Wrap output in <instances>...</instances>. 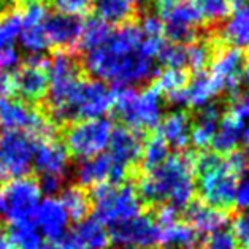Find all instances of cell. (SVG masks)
Instances as JSON below:
<instances>
[{"instance_id": "cell-15", "label": "cell", "mask_w": 249, "mask_h": 249, "mask_svg": "<svg viewBox=\"0 0 249 249\" xmlns=\"http://www.w3.org/2000/svg\"><path fill=\"white\" fill-rule=\"evenodd\" d=\"M160 235L159 245L163 249H200L202 245V235L197 230H194L189 224L179 221L176 217V211L170 208H160L159 216Z\"/></svg>"}, {"instance_id": "cell-6", "label": "cell", "mask_w": 249, "mask_h": 249, "mask_svg": "<svg viewBox=\"0 0 249 249\" xmlns=\"http://www.w3.org/2000/svg\"><path fill=\"white\" fill-rule=\"evenodd\" d=\"M114 94L99 80H80L60 114L59 123L103 118L113 108Z\"/></svg>"}, {"instance_id": "cell-16", "label": "cell", "mask_w": 249, "mask_h": 249, "mask_svg": "<svg viewBox=\"0 0 249 249\" xmlns=\"http://www.w3.org/2000/svg\"><path fill=\"white\" fill-rule=\"evenodd\" d=\"M70 165V154L56 137L35 142L34 167L41 178H54L64 181V176Z\"/></svg>"}, {"instance_id": "cell-35", "label": "cell", "mask_w": 249, "mask_h": 249, "mask_svg": "<svg viewBox=\"0 0 249 249\" xmlns=\"http://www.w3.org/2000/svg\"><path fill=\"white\" fill-rule=\"evenodd\" d=\"M187 84V76L184 70L178 69H165L157 75L156 80V90L160 95L165 94L167 97L175 92H178Z\"/></svg>"}, {"instance_id": "cell-3", "label": "cell", "mask_w": 249, "mask_h": 249, "mask_svg": "<svg viewBox=\"0 0 249 249\" xmlns=\"http://www.w3.org/2000/svg\"><path fill=\"white\" fill-rule=\"evenodd\" d=\"M248 159L243 153L233 151L229 156L202 153L194 159L196 189L203 203L226 213L235 203L238 179L246 168Z\"/></svg>"}, {"instance_id": "cell-25", "label": "cell", "mask_w": 249, "mask_h": 249, "mask_svg": "<svg viewBox=\"0 0 249 249\" xmlns=\"http://www.w3.org/2000/svg\"><path fill=\"white\" fill-rule=\"evenodd\" d=\"M189 226L202 233H214L222 230V227L227 224V214L224 211L216 208H211L206 203L200 200H192L186 206V221Z\"/></svg>"}, {"instance_id": "cell-23", "label": "cell", "mask_w": 249, "mask_h": 249, "mask_svg": "<svg viewBox=\"0 0 249 249\" xmlns=\"http://www.w3.org/2000/svg\"><path fill=\"white\" fill-rule=\"evenodd\" d=\"M46 19V13L38 8L26 10L21 15L22 27L19 34V41L24 50L32 54V56H40L45 50L50 48L45 30Z\"/></svg>"}, {"instance_id": "cell-44", "label": "cell", "mask_w": 249, "mask_h": 249, "mask_svg": "<svg viewBox=\"0 0 249 249\" xmlns=\"http://www.w3.org/2000/svg\"><path fill=\"white\" fill-rule=\"evenodd\" d=\"M19 67V53L15 48H7L0 51V69L10 71Z\"/></svg>"}, {"instance_id": "cell-4", "label": "cell", "mask_w": 249, "mask_h": 249, "mask_svg": "<svg viewBox=\"0 0 249 249\" xmlns=\"http://www.w3.org/2000/svg\"><path fill=\"white\" fill-rule=\"evenodd\" d=\"M113 108L127 129L138 133L156 129L163 118L162 95L154 88H121L114 94Z\"/></svg>"}, {"instance_id": "cell-41", "label": "cell", "mask_w": 249, "mask_h": 249, "mask_svg": "<svg viewBox=\"0 0 249 249\" xmlns=\"http://www.w3.org/2000/svg\"><path fill=\"white\" fill-rule=\"evenodd\" d=\"M202 249H238V246H236L232 233L219 230V232L211 233L206 238L205 245H202Z\"/></svg>"}, {"instance_id": "cell-11", "label": "cell", "mask_w": 249, "mask_h": 249, "mask_svg": "<svg viewBox=\"0 0 249 249\" xmlns=\"http://www.w3.org/2000/svg\"><path fill=\"white\" fill-rule=\"evenodd\" d=\"M159 18L163 32L178 45L196 40L198 26L203 21L196 0H160Z\"/></svg>"}, {"instance_id": "cell-40", "label": "cell", "mask_w": 249, "mask_h": 249, "mask_svg": "<svg viewBox=\"0 0 249 249\" xmlns=\"http://www.w3.org/2000/svg\"><path fill=\"white\" fill-rule=\"evenodd\" d=\"M95 0H54L56 8L64 15L81 16L92 7Z\"/></svg>"}, {"instance_id": "cell-48", "label": "cell", "mask_w": 249, "mask_h": 249, "mask_svg": "<svg viewBox=\"0 0 249 249\" xmlns=\"http://www.w3.org/2000/svg\"><path fill=\"white\" fill-rule=\"evenodd\" d=\"M229 3L230 5H235L236 8H240V7H248L249 0H229Z\"/></svg>"}, {"instance_id": "cell-43", "label": "cell", "mask_w": 249, "mask_h": 249, "mask_svg": "<svg viewBox=\"0 0 249 249\" xmlns=\"http://www.w3.org/2000/svg\"><path fill=\"white\" fill-rule=\"evenodd\" d=\"M235 203L243 210H249V162L246 163V168L238 179V187H236Z\"/></svg>"}, {"instance_id": "cell-39", "label": "cell", "mask_w": 249, "mask_h": 249, "mask_svg": "<svg viewBox=\"0 0 249 249\" xmlns=\"http://www.w3.org/2000/svg\"><path fill=\"white\" fill-rule=\"evenodd\" d=\"M233 240L238 249H249V210L236 214L233 219Z\"/></svg>"}, {"instance_id": "cell-36", "label": "cell", "mask_w": 249, "mask_h": 249, "mask_svg": "<svg viewBox=\"0 0 249 249\" xmlns=\"http://www.w3.org/2000/svg\"><path fill=\"white\" fill-rule=\"evenodd\" d=\"M196 5L202 18L208 22H219L226 19L230 11L229 0H196Z\"/></svg>"}, {"instance_id": "cell-7", "label": "cell", "mask_w": 249, "mask_h": 249, "mask_svg": "<svg viewBox=\"0 0 249 249\" xmlns=\"http://www.w3.org/2000/svg\"><path fill=\"white\" fill-rule=\"evenodd\" d=\"M80 69L71 54L57 53L48 60V105L54 121L60 119L71 92L80 83Z\"/></svg>"}, {"instance_id": "cell-27", "label": "cell", "mask_w": 249, "mask_h": 249, "mask_svg": "<svg viewBox=\"0 0 249 249\" xmlns=\"http://www.w3.org/2000/svg\"><path fill=\"white\" fill-rule=\"evenodd\" d=\"M222 40L233 50L249 48V5L236 8L232 15L227 16L221 29Z\"/></svg>"}, {"instance_id": "cell-42", "label": "cell", "mask_w": 249, "mask_h": 249, "mask_svg": "<svg viewBox=\"0 0 249 249\" xmlns=\"http://www.w3.org/2000/svg\"><path fill=\"white\" fill-rule=\"evenodd\" d=\"M140 29H142V32H143L144 37H148V38L160 40L162 34H163V24L160 21V18L156 16V15L144 16L142 24H140Z\"/></svg>"}, {"instance_id": "cell-33", "label": "cell", "mask_w": 249, "mask_h": 249, "mask_svg": "<svg viewBox=\"0 0 249 249\" xmlns=\"http://www.w3.org/2000/svg\"><path fill=\"white\" fill-rule=\"evenodd\" d=\"M21 27V11L11 10L0 15V51L13 48L16 38H19Z\"/></svg>"}, {"instance_id": "cell-21", "label": "cell", "mask_w": 249, "mask_h": 249, "mask_svg": "<svg viewBox=\"0 0 249 249\" xmlns=\"http://www.w3.org/2000/svg\"><path fill=\"white\" fill-rule=\"evenodd\" d=\"M45 30L50 46L59 48V50H73L80 45L83 21L80 16H71L57 13L48 16L45 22Z\"/></svg>"}, {"instance_id": "cell-8", "label": "cell", "mask_w": 249, "mask_h": 249, "mask_svg": "<svg viewBox=\"0 0 249 249\" xmlns=\"http://www.w3.org/2000/svg\"><path fill=\"white\" fill-rule=\"evenodd\" d=\"M0 125L5 132L27 133L35 142L45 138H54V125L30 103L19 99L0 100Z\"/></svg>"}, {"instance_id": "cell-38", "label": "cell", "mask_w": 249, "mask_h": 249, "mask_svg": "<svg viewBox=\"0 0 249 249\" xmlns=\"http://www.w3.org/2000/svg\"><path fill=\"white\" fill-rule=\"evenodd\" d=\"M186 54H187L186 67H189V69L197 71V73H200L208 65L211 57L210 46L205 41H194L189 46H186Z\"/></svg>"}, {"instance_id": "cell-32", "label": "cell", "mask_w": 249, "mask_h": 249, "mask_svg": "<svg viewBox=\"0 0 249 249\" xmlns=\"http://www.w3.org/2000/svg\"><path fill=\"white\" fill-rule=\"evenodd\" d=\"M110 32H111L110 24L99 19V18H90L86 22H83L80 45L86 51H90L94 48L100 46L107 40L108 35H110Z\"/></svg>"}, {"instance_id": "cell-49", "label": "cell", "mask_w": 249, "mask_h": 249, "mask_svg": "<svg viewBox=\"0 0 249 249\" xmlns=\"http://www.w3.org/2000/svg\"><path fill=\"white\" fill-rule=\"evenodd\" d=\"M243 76H245L248 80V83H249V56L245 60V67H243Z\"/></svg>"}, {"instance_id": "cell-31", "label": "cell", "mask_w": 249, "mask_h": 249, "mask_svg": "<svg viewBox=\"0 0 249 249\" xmlns=\"http://www.w3.org/2000/svg\"><path fill=\"white\" fill-rule=\"evenodd\" d=\"M59 200L64 205L65 211L69 213L70 219H84L90 208L89 197L81 187H67V189H62Z\"/></svg>"}, {"instance_id": "cell-12", "label": "cell", "mask_w": 249, "mask_h": 249, "mask_svg": "<svg viewBox=\"0 0 249 249\" xmlns=\"http://www.w3.org/2000/svg\"><path fill=\"white\" fill-rule=\"evenodd\" d=\"M41 189L37 181L30 178L15 179L7 183L0 192V214L11 224L32 221L41 202Z\"/></svg>"}, {"instance_id": "cell-46", "label": "cell", "mask_w": 249, "mask_h": 249, "mask_svg": "<svg viewBox=\"0 0 249 249\" xmlns=\"http://www.w3.org/2000/svg\"><path fill=\"white\" fill-rule=\"evenodd\" d=\"M10 89H11V78L8 75V71L0 69V100L5 99V95L10 92Z\"/></svg>"}, {"instance_id": "cell-26", "label": "cell", "mask_w": 249, "mask_h": 249, "mask_svg": "<svg viewBox=\"0 0 249 249\" xmlns=\"http://www.w3.org/2000/svg\"><path fill=\"white\" fill-rule=\"evenodd\" d=\"M222 118L221 108L210 103L203 108H200V113L197 114L196 123L191 125V142L197 148H206L211 144L214 138L217 127H219Z\"/></svg>"}, {"instance_id": "cell-2", "label": "cell", "mask_w": 249, "mask_h": 249, "mask_svg": "<svg viewBox=\"0 0 249 249\" xmlns=\"http://www.w3.org/2000/svg\"><path fill=\"white\" fill-rule=\"evenodd\" d=\"M196 192L194 157L168 156L154 168L143 170L140 176V198L160 208L178 213L192 202Z\"/></svg>"}, {"instance_id": "cell-30", "label": "cell", "mask_w": 249, "mask_h": 249, "mask_svg": "<svg viewBox=\"0 0 249 249\" xmlns=\"http://www.w3.org/2000/svg\"><path fill=\"white\" fill-rule=\"evenodd\" d=\"M10 236L15 249H43V236L40 235L34 221L11 224Z\"/></svg>"}, {"instance_id": "cell-13", "label": "cell", "mask_w": 249, "mask_h": 249, "mask_svg": "<svg viewBox=\"0 0 249 249\" xmlns=\"http://www.w3.org/2000/svg\"><path fill=\"white\" fill-rule=\"evenodd\" d=\"M159 222L148 214H138L133 219L113 227L110 241L118 249H156L159 245Z\"/></svg>"}, {"instance_id": "cell-24", "label": "cell", "mask_w": 249, "mask_h": 249, "mask_svg": "<svg viewBox=\"0 0 249 249\" xmlns=\"http://www.w3.org/2000/svg\"><path fill=\"white\" fill-rule=\"evenodd\" d=\"M191 119L184 111H173L162 118L157 125V135L168 148L183 151L191 143Z\"/></svg>"}, {"instance_id": "cell-28", "label": "cell", "mask_w": 249, "mask_h": 249, "mask_svg": "<svg viewBox=\"0 0 249 249\" xmlns=\"http://www.w3.org/2000/svg\"><path fill=\"white\" fill-rule=\"evenodd\" d=\"M73 240L86 249H105L110 243V232L95 217H84L75 227Z\"/></svg>"}, {"instance_id": "cell-45", "label": "cell", "mask_w": 249, "mask_h": 249, "mask_svg": "<svg viewBox=\"0 0 249 249\" xmlns=\"http://www.w3.org/2000/svg\"><path fill=\"white\" fill-rule=\"evenodd\" d=\"M43 249H86V248L78 245V243L71 238V240H60L57 243H53V245L43 246Z\"/></svg>"}, {"instance_id": "cell-1", "label": "cell", "mask_w": 249, "mask_h": 249, "mask_svg": "<svg viewBox=\"0 0 249 249\" xmlns=\"http://www.w3.org/2000/svg\"><path fill=\"white\" fill-rule=\"evenodd\" d=\"M162 41L144 37L137 24L111 29L100 46L86 51L84 67L95 80L121 88H135L156 75Z\"/></svg>"}, {"instance_id": "cell-47", "label": "cell", "mask_w": 249, "mask_h": 249, "mask_svg": "<svg viewBox=\"0 0 249 249\" xmlns=\"http://www.w3.org/2000/svg\"><path fill=\"white\" fill-rule=\"evenodd\" d=\"M0 249H15L10 232H7L3 227H0Z\"/></svg>"}, {"instance_id": "cell-17", "label": "cell", "mask_w": 249, "mask_h": 249, "mask_svg": "<svg viewBox=\"0 0 249 249\" xmlns=\"http://www.w3.org/2000/svg\"><path fill=\"white\" fill-rule=\"evenodd\" d=\"M32 221L35 224V227L38 229L40 235L53 243L64 240V236L69 232L70 227L69 213L65 211L60 200L54 197H48L41 200Z\"/></svg>"}, {"instance_id": "cell-34", "label": "cell", "mask_w": 249, "mask_h": 249, "mask_svg": "<svg viewBox=\"0 0 249 249\" xmlns=\"http://www.w3.org/2000/svg\"><path fill=\"white\" fill-rule=\"evenodd\" d=\"M168 157V146L163 143V140L157 135L151 137L146 143H143V151H142V165L143 170H149L157 167Z\"/></svg>"}, {"instance_id": "cell-37", "label": "cell", "mask_w": 249, "mask_h": 249, "mask_svg": "<svg viewBox=\"0 0 249 249\" xmlns=\"http://www.w3.org/2000/svg\"><path fill=\"white\" fill-rule=\"evenodd\" d=\"M160 62L165 65V69H178L183 70L187 64V54L186 46L178 43L162 45L159 54H157Z\"/></svg>"}, {"instance_id": "cell-22", "label": "cell", "mask_w": 249, "mask_h": 249, "mask_svg": "<svg viewBox=\"0 0 249 249\" xmlns=\"http://www.w3.org/2000/svg\"><path fill=\"white\" fill-rule=\"evenodd\" d=\"M219 94L217 86L213 81V78L208 73L200 71L192 80L186 84V86L168 95L167 99L175 107H192V108H203L210 105L211 100Z\"/></svg>"}, {"instance_id": "cell-19", "label": "cell", "mask_w": 249, "mask_h": 249, "mask_svg": "<svg viewBox=\"0 0 249 249\" xmlns=\"http://www.w3.org/2000/svg\"><path fill=\"white\" fill-rule=\"evenodd\" d=\"M76 181L84 187H102L107 184L123 183L125 173L114 163L107 153L81 160L76 168Z\"/></svg>"}, {"instance_id": "cell-14", "label": "cell", "mask_w": 249, "mask_h": 249, "mask_svg": "<svg viewBox=\"0 0 249 249\" xmlns=\"http://www.w3.org/2000/svg\"><path fill=\"white\" fill-rule=\"evenodd\" d=\"M18 95L24 102H38L48 92V60L40 56H30L26 64L18 67L11 80Z\"/></svg>"}, {"instance_id": "cell-29", "label": "cell", "mask_w": 249, "mask_h": 249, "mask_svg": "<svg viewBox=\"0 0 249 249\" xmlns=\"http://www.w3.org/2000/svg\"><path fill=\"white\" fill-rule=\"evenodd\" d=\"M97 18L107 24H123L133 15L137 0H95Z\"/></svg>"}, {"instance_id": "cell-9", "label": "cell", "mask_w": 249, "mask_h": 249, "mask_svg": "<svg viewBox=\"0 0 249 249\" xmlns=\"http://www.w3.org/2000/svg\"><path fill=\"white\" fill-rule=\"evenodd\" d=\"M111 133L113 125L105 118L83 119L67 130L64 146L69 151V154L86 160L105 153Z\"/></svg>"}, {"instance_id": "cell-20", "label": "cell", "mask_w": 249, "mask_h": 249, "mask_svg": "<svg viewBox=\"0 0 249 249\" xmlns=\"http://www.w3.org/2000/svg\"><path fill=\"white\" fill-rule=\"evenodd\" d=\"M243 67L245 59L238 50L229 48L216 54L211 64V78L217 86V90L233 95L238 90L243 80Z\"/></svg>"}, {"instance_id": "cell-5", "label": "cell", "mask_w": 249, "mask_h": 249, "mask_svg": "<svg viewBox=\"0 0 249 249\" xmlns=\"http://www.w3.org/2000/svg\"><path fill=\"white\" fill-rule=\"evenodd\" d=\"M92 208L95 219L113 229L142 214V198L129 183L107 184L95 189Z\"/></svg>"}, {"instance_id": "cell-10", "label": "cell", "mask_w": 249, "mask_h": 249, "mask_svg": "<svg viewBox=\"0 0 249 249\" xmlns=\"http://www.w3.org/2000/svg\"><path fill=\"white\" fill-rule=\"evenodd\" d=\"M35 140L21 132L0 135V183L26 178L34 167Z\"/></svg>"}, {"instance_id": "cell-18", "label": "cell", "mask_w": 249, "mask_h": 249, "mask_svg": "<svg viewBox=\"0 0 249 249\" xmlns=\"http://www.w3.org/2000/svg\"><path fill=\"white\" fill-rule=\"evenodd\" d=\"M143 138L138 132L130 130L127 127L113 129L110 143H108L107 154L125 175L137 165L142 159Z\"/></svg>"}]
</instances>
